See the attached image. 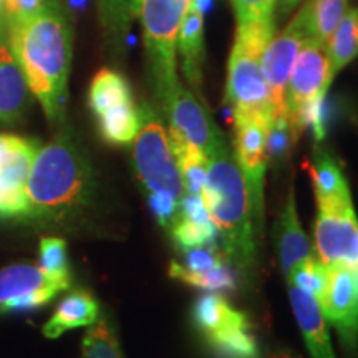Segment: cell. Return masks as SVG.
Wrapping results in <instances>:
<instances>
[{"label": "cell", "instance_id": "6da1fadb", "mask_svg": "<svg viewBox=\"0 0 358 358\" xmlns=\"http://www.w3.org/2000/svg\"><path fill=\"white\" fill-rule=\"evenodd\" d=\"M7 40L48 122L62 124L73 55V32L62 3L53 0L32 19L7 25Z\"/></svg>", "mask_w": 358, "mask_h": 358}, {"label": "cell", "instance_id": "7a4b0ae2", "mask_svg": "<svg viewBox=\"0 0 358 358\" xmlns=\"http://www.w3.org/2000/svg\"><path fill=\"white\" fill-rule=\"evenodd\" d=\"M88 159L70 131H60L35 153L25 185L24 219L65 224L83 213L92 198Z\"/></svg>", "mask_w": 358, "mask_h": 358}, {"label": "cell", "instance_id": "3957f363", "mask_svg": "<svg viewBox=\"0 0 358 358\" xmlns=\"http://www.w3.org/2000/svg\"><path fill=\"white\" fill-rule=\"evenodd\" d=\"M203 199L226 261L236 271H250L256 264L259 236L254 229L248 186L227 141L208 156Z\"/></svg>", "mask_w": 358, "mask_h": 358}, {"label": "cell", "instance_id": "277c9868", "mask_svg": "<svg viewBox=\"0 0 358 358\" xmlns=\"http://www.w3.org/2000/svg\"><path fill=\"white\" fill-rule=\"evenodd\" d=\"M274 32L275 22L237 25L226 85V101L234 116H259L268 123L274 118L261 65Z\"/></svg>", "mask_w": 358, "mask_h": 358}, {"label": "cell", "instance_id": "5b68a950", "mask_svg": "<svg viewBox=\"0 0 358 358\" xmlns=\"http://www.w3.org/2000/svg\"><path fill=\"white\" fill-rule=\"evenodd\" d=\"M194 0H131L129 10L141 20L143 38L150 58L151 82L159 105L178 80L176 42L185 13Z\"/></svg>", "mask_w": 358, "mask_h": 358}, {"label": "cell", "instance_id": "8992f818", "mask_svg": "<svg viewBox=\"0 0 358 358\" xmlns=\"http://www.w3.org/2000/svg\"><path fill=\"white\" fill-rule=\"evenodd\" d=\"M138 113L140 127L133 140V163L146 198H166L182 203L186 196L185 182L166 128L148 103H143Z\"/></svg>", "mask_w": 358, "mask_h": 358}, {"label": "cell", "instance_id": "52a82bcc", "mask_svg": "<svg viewBox=\"0 0 358 358\" xmlns=\"http://www.w3.org/2000/svg\"><path fill=\"white\" fill-rule=\"evenodd\" d=\"M332 82L327 47L317 40L307 38L290 73L284 106V113L297 136L310 127L315 140H324L322 106Z\"/></svg>", "mask_w": 358, "mask_h": 358}, {"label": "cell", "instance_id": "ba28073f", "mask_svg": "<svg viewBox=\"0 0 358 358\" xmlns=\"http://www.w3.org/2000/svg\"><path fill=\"white\" fill-rule=\"evenodd\" d=\"M192 320L219 358H259L248 317L219 292H208L196 302Z\"/></svg>", "mask_w": 358, "mask_h": 358}, {"label": "cell", "instance_id": "9c48e42d", "mask_svg": "<svg viewBox=\"0 0 358 358\" xmlns=\"http://www.w3.org/2000/svg\"><path fill=\"white\" fill-rule=\"evenodd\" d=\"M315 249L325 267H358V219L352 198L317 204Z\"/></svg>", "mask_w": 358, "mask_h": 358}, {"label": "cell", "instance_id": "30bf717a", "mask_svg": "<svg viewBox=\"0 0 358 358\" xmlns=\"http://www.w3.org/2000/svg\"><path fill=\"white\" fill-rule=\"evenodd\" d=\"M267 120L259 116H234V156L248 186L250 213L257 236L264 219V174L267 168Z\"/></svg>", "mask_w": 358, "mask_h": 358}, {"label": "cell", "instance_id": "8fae6325", "mask_svg": "<svg viewBox=\"0 0 358 358\" xmlns=\"http://www.w3.org/2000/svg\"><path fill=\"white\" fill-rule=\"evenodd\" d=\"M169 123V134H176L194 145L208 158L216 148L226 143L221 129L214 123L209 110L181 82L174 85L166 100L161 103Z\"/></svg>", "mask_w": 358, "mask_h": 358}, {"label": "cell", "instance_id": "7c38bea8", "mask_svg": "<svg viewBox=\"0 0 358 358\" xmlns=\"http://www.w3.org/2000/svg\"><path fill=\"white\" fill-rule=\"evenodd\" d=\"M325 294L319 302L327 324L334 325L345 350L358 355V267L335 264L327 267Z\"/></svg>", "mask_w": 358, "mask_h": 358}, {"label": "cell", "instance_id": "4fadbf2b", "mask_svg": "<svg viewBox=\"0 0 358 358\" xmlns=\"http://www.w3.org/2000/svg\"><path fill=\"white\" fill-rule=\"evenodd\" d=\"M307 38L310 37H308L301 15L297 13L279 35L271 38L262 53V75L268 88V98H271L274 116L284 113L290 73H292L299 52Z\"/></svg>", "mask_w": 358, "mask_h": 358}, {"label": "cell", "instance_id": "5bb4252c", "mask_svg": "<svg viewBox=\"0 0 358 358\" xmlns=\"http://www.w3.org/2000/svg\"><path fill=\"white\" fill-rule=\"evenodd\" d=\"M37 141L0 134V214L22 217L25 213V185L32 168Z\"/></svg>", "mask_w": 358, "mask_h": 358}, {"label": "cell", "instance_id": "9a60e30c", "mask_svg": "<svg viewBox=\"0 0 358 358\" xmlns=\"http://www.w3.org/2000/svg\"><path fill=\"white\" fill-rule=\"evenodd\" d=\"M185 262L169 264V277L206 292H229L236 289L232 267L217 248H187L181 250Z\"/></svg>", "mask_w": 358, "mask_h": 358}, {"label": "cell", "instance_id": "2e32d148", "mask_svg": "<svg viewBox=\"0 0 358 358\" xmlns=\"http://www.w3.org/2000/svg\"><path fill=\"white\" fill-rule=\"evenodd\" d=\"M287 285L290 306H292L294 315L297 319L299 329H301L310 358H337L332 342H330L329 327H327L329 324L322 313L319 302L306 290L299 289L297 285Z\"/></svg>", "mask_w": 358, "mask_h": 358}, {"label": "cell", "instance_id": "e0dca14e", "mask_svg": "<svg viewBox=\"0 0 358 358\" xmlns=\"http://www.w3.org/2000/svg\"><path fill=\"white\" fill-rule=\"evenodd\" d=\"M30 88L10 47L0 42V123L15 124L30 106Z\"/></svg>", "mask_w": 358, "mask_h": 358}, {"label": "cell", "instance_id": "ac0fdd59", "mask_svg": "<svg viewBox=\"0 0 358 358\" xmlns=\"http://www.w3.org/2000/svg\"><path fill=\"white\" fill-rule=\"evenodd\" d=\"M169 234L181 250L187 248H217V229L209 216L203 196H185L181 216Z\"/></svg>", "mask_w": 358, "mask_h": 358}, {"label": "cell", "instance_id": "d6986e66", "mask_svg": "<svg viewBox=\"0 0 358 358\" xmlns=\"http://www.w3.org/2000/svg\"><path fill=\"white\" fill-rule=\"evenodd\" d=\"M176 50L181 57L186 82L194 90H199L204 64V17L194 2L187 8L179 27Z\"/></svg>", "mask_w": 358, "mask_h": 358}, {"label": "cell", "instance_id": "ffe728a7", "mask_svg": "<svg viewBox=\"0 0 358 358\" xmlns=\"http://www.w3.org/2000/svg\"><path fill=\"white\" fill-rule=\"evenodd\" d=\"M277 245H279L280 267L285 277L290 274V271L297 264L312 256L310 244H308V239L297 216L294 189H290L287 203H285L284 211L280 214L279 227H277Z\"/></svg>", "mask_w": 358, "mask_h": 358}, {"label": "cell", "instance_id": "44dd1931", "mask_svg": "<svg viewBox=\"0 0 358 358\" xmlns=\"http://www.w3.org/2000/svg\"><path fill=\"white\" fill-rule=\"evenodd\" d=\"M98 319V302L85 290L66 295L50 320L43 325V335L47 338H58L66 330L78 329L95 324Z\"/></svg>", "mask_w": 358, "mask_h": 358}, {"label": "cell", "instance_id": "7402d4cb", "mask_svg": "<svg viewBox=\"0 0 358 358\" xmlns=\"http://www.w3.org/2000/svg\"><path fill=\"white\" fill-rule=\"evenodd\" d=\"M308 171H310L317 204L327 203V201L352 198L350 187H348L342 169H340L337 161L334 159V156L324 148L317 146L313 150Z\"/></svg>", "mask_w": 358, "mask_h": 358}, {"label": "cell", "instance_id": "603a6c76", "mask_svg": "<svg viewBox=\"0 0 358 358\" xmlns=\"http://www.w3.org/2000/svg\"><path fill=\"white\" fill-rule=\"evenodd\" d=\"M348 12V0H307L297 13L308 37L327 47L330 37Z\"/></svg>", "mask_w": 358, "mask_h": 358}, {"label": "cell", "instance_id": "cb8c5ba5", "mask_svg": "<svg viewBox=\"0 0 358 358\" xmlns=\"http://www.w3.org/2000/svg\"><path fill=\"white\" fill-rule=\"evenodd\" d=\"M133 100L131 88L123 75L113 70H101L93 77L88 92V105L95 116Z\"/></svg>", "mask_w": 358, "mask_h": 358}, {"label": "cell", "instance_id": "d4e9b609", "mask_svg": "<svg viewBox=\"0 0 358 358\" xmlns=\"http://www.w3.org/2000/svg\"><path fill=\"white\" fill-rule=\"evenodd\" d=\"M327 53L334 78L358 57V7L348 8L327 43Z\"/></svg>", "mask_w": 358, "mask_h": 358}, {"label": "cell", "instance_id": "484cf974", "mask_svg": "<svg viewBox=\"0 0 358 358\" xmlns=\"http://www.w3.org/2000/svg\"><path fill=\"white\" fill-rule=\"evenodd\" d=\"M62 285L69 289L70 284L60 280H53L45 275L42 268L32 264H13L0 271V303L17 295L32 292V290L47 287V285Z\"/></svg>", "mask_w": 358, "mask_h": 358}, {"label": "cell", "instance_id": "4316f807", "mask_svg": "<svg viewBox=\"0 0 358 358\" xmlns=\"http://www.w3.org/2000/svg\"><path fill=\"white\" fill-rule=\"evenodd\" d=\"M96 122L103 140L110 145L124 146L129 145L136 136L138 127H140V113L134 101H128L98 115Z\"/></svg>", "mask_w": 358, "mask_h": 358}, {"label": "cell", "instance_id": "83f0119b", "mask_svg": "<svg viewBox=\"0 0 358 358\" xmlns=\"http://www.w3.org/2000/svg\"><path fill=\"white\" fill-rule=\"evenodd\" d=\"M169 141H171L174 156H176L179 171H181L186 194L203 196L206 171H208L206 155L201 153L194 145L176 136V134H169Z\"/></svg>", "mask_w": 358, "mask_h": 358}, {"label": "cell", "instance_id": "f1b7e54d", "mask_svg": "<svg viewBox=\"0 0 358 358\" xmlns=\"http://www.w3.org/2000/svg\"><path fill=\"white\" fill-rule=\"evenodd\" d=\"M129 2L131 0H96L98 19L111 47L122 48L127 38L131 20Z\"/></svg>", "mask_w": 358, "mask_h": 358}, {"label": "cell", "instance_id": "f546056e", "mask_svg": "<svg viewBox=\"0 0 358 358\" xmlns=\"http://www.w3.org/2000/svg\"><path fill=\"white\" fill-rule=\"evenodd\" d=\"M285 279H287V284L297 285L299 289L310 294L317 302H320L325 294L329 271L319 259L310 256L306 261L297 264Z\"/></svg>", "mask_w": 358, "mask_h": 358}, {"label": "cell", "instance_id": "4dcf8cb0", "mask_svg": "<svg viewBox=\"0 0 358 358\" xmlns=\"http://www.w3.org/2000/svg\"><path fill=\"white\" fill-rule=\"evenodd\" d=\"M40 268L53 280L70 284L66 243L60 237H42L40 239Z\"/></svg>", "mask_w": 358, "mask_h": 358}, {"label": "cell", "instance_id": "1f68e13d", "mask_svg": "<svg viewBox=\"0 0 358 358\" xmlns=\"http://www.w3.org/2000/svg\"><path fill=\"white\" fill-rule=\"evenodd\" d=\"M237 25L275 22L277 0H231Z\"/></svg>", "mask_w": 358, "mask_h": 358}, {"label": "cell", "instance_id": "d6a6232c", "mask_svg": "<svg viewBox=\"0 0 358 358\" xmlns=\"http://www.w3.org/2000/svg\"><path fill=\"white\" fill-rule=\"evenodd\" d=\"M62 290H66L62 285L52 284L47 285V287L32 290V292H27L22 295H17V297L8 299V301L0 303V313L6 312H20V310H30V308L45 306L55 299V295H58Z\"/></svg>", "mask_w": 358, "mask_h": 358}, {"label": "cell", "instance_id": "836d02e7", "mask_svg": "<svg viewBox=\"0 0 358 358\" xmlns=\"http://www.w3.org/2000/svg\"><path fill=\"white\" fill-rule=\"evenodd\" d=\"M52 3L53 0H2V12L7 25H10L32 19Z\"/></svg>", "mask_w": 358, "mask_h": 358}, {"label": "cell", "instance_id": "e575fe53", "mask_svg": "<svg viewBox=\"0 0 358 358\" xmlns=\"http://www.w3.org/2000/svg\"><path fill=\"white\" fill-rule=\"evenodd\" d=\"M302 0H277L275 13L279 17H287L295 7L301 6Z\"/></svg>", "mask_w": 358, "mask_h": 358}, {"label": "cell", "instance_id": "d590c367", "mask_svg": "<svg viewBox=\"0 0 358 358\" xmlns=\"http://www.w3.org/2000/svg\"><path fill=\"white\" fill-rule=\"evenodd\" d=\"M0 15H3V12H2V0H0Z\"/></svg>", "mask_w": 358, "mask_h": 358}]
</instances>
